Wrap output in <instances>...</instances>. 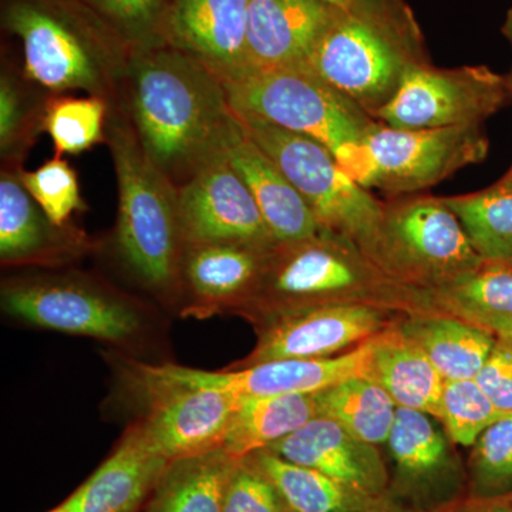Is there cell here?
<instances>
[{"label": "cell", "mask_w": 512, "mask_h": 512, "mask_svg": "<svg viewBox=\"0 0 512 512\" xmlns=\"http://www.w3.org/2000/svg\"><path fill=\"white\" fill-rule=\"evenodd\" d=\"M249 0H173L163 42L197 57L220 77L249 69Z\"/></svg>", "instance_id": "obj_17"}, {"label": "cell", "mask_w": 512, "mask_h": 512, "mask_svg": "<svg viewBox=\"0 0 512 512\" xmlns=\"http://www.w3.org/2000/svg\"><path fill=\"white\" fill-rule=\"evenodd\" d=\"M443 200L483 261L512 265V165L491 187Z\"/></svg>", "instance_id": "obj_30"}, {"label": "cell", "mask_w": 512, "mask_h": 512, "mask_svg": "<svg viewBox=\"0 0 512 512\" xmlns=\"http://www.w3.org/2000/svg\"><path fill=\"white\" fill-rule=\"evenodd\" d=\"M222 512H291L274 484L245 457L229 480Z\"/></svg>", "instance_id": "obj_38"}, {"label": "cell", "mask_w": 512, "mask_h": 512, "mask_svg": "<svg viewBox=\"0 0 512 512\" xmlns=\"http://www.w3.org/2000/svg\"><path fill=\"white\" fill-rule=\"evenodd\" d=\"M268 450L357 494L383 498L389 493V467L380 447L357 439L328 417L316 416Z\"/></svg>", "instance_id": "obj_16"}, {"label": "cell", "mask_w": 512, "mask_h": 512, "mask_svg": "<svg viewBox=\"0 0 512 512\" xmlns=\"http://www.w3.org/2000/svg\"><path fill=\"white\" fill-rule=\"evenodd\" d=\"M110 100L100 96H59L46 103L43 128L57 154H79L106 140L104 124Z\"/></svg>", "instance_id": "obj_32"}, {"label": "cell", "mask_w": 512, "mask_h": 512, "mask_svg": "<svg viewBox=\"0 0 512 512\" xmlns=\"http://www.w3.org/2000/svg\"><path fill=\"white\" fill-rule=\"evenodd\" d=\"M510 101V79L490 67L439 69L429 62L404 74L393 99L373 120L406 130L481 126Z\"/></svg>", "instance_id": "obj_11"}, {"label": "cell", "mask_w": 512, "mask_h": 512, "mask_svg": "<svg viewBox=\"0 0 512 512\" xmlns=\"http://www.w3.org/2000/svg\"><path fill=\"white\" fill-rule=\"evenodd\" d=\"M467 474L471 500H495L512 493V419L497 421L478 437Z\"/></svg>", "instance_id": "obj_33"}, {"label": "cell", "mask_w": 512, "mask_h": 512, "mask_svg": "<svg viewBox=\"0 0 512 512\" xmlns=\"http://www.w3.org/2000/svg\"><path fill=\"white\" fill-rule=\"evenodd\" d=\"M389 495L413 512H443L468 498L467 466L443 424L431 414L397 409L384 444Z\"/></svg>", "instance_id": "obj_12"}, {"label": "cell", "mask_w": 512, "mask_h": 512, "mask_svg": "<svg viewBox=\"0 0 512 512\" xmlns=\"http://www.w3.org/2000/svg\"><path fill=\"white\" fill-rule=\"evenodd\" d=\"M274 247L188 245L184 248L181 278L208 312L229 306L242 308L261 284L269 252Z\"/></svg>", "instance_id": "obj_22"}, {"label": "cell", "mask_w": 512, "mask_h": 512, "mask_svg": "<svg viewBox=\"0 0 512 512\" xmlns=\"http://www.w3.org/2000/svg\"><path fill=\"white\" fill-rule=\"evenodd\" d=\"M20 178L33 200L57 228L66 227L73 212L83 208L76 171L59 154L35 171L20 170Z\"/></svg>", "instance_id": "obj_36"}, {"label": "cell", "mask_w": 512, "mask_h": 512, "mask_svg": "<svg viewBox=\"0 0 512 512\" xmlns=\"http://www.w3.org/2000/svg\"><path fill=\"white\" fill-rule=\"evenodd\" d=\"M481 262L443 198L416 195L383 204L379 265L402 284L431 291Z\"/></svg>", "instance_id": "obj_8"}, {"label": "cell", "mask_w": 512, "mask_h": 512, "mask_svg": "<svg viewBox=\"0 0 512 512\" xmlns=\"http://www.w3.org/2000/svg\"><path fill=\"white\" fill-rule=\"evenodd\" d=\"M367 379L379 384L399 409L437 417L444 379L429 357L400 330L390 326L370 339Z\"/></svg>", "instance_id": "obj_23"}, {"label": "cell", "mask_w": 512, "mask_h": 512, "mask_svg": "<svg viewBox=\"0 0 512 512\" xmlns=\"http://www.w3.org/2000/svg\"><path fill=\"white\" fill-rule=\"evenodd\" d=\"M2 28L19 40L23 73L47 92L110 100L133 50L83 0H2Z\"/></svg>", "instance_id": "obj_2"}, {"label": "cell", "mask_w": 512, "mask_h": 512, "mask_svg": "<svg viewBox=\"0 0 512 512\" xmlns=\"http://www.w3.org/2000/svg\"><path fill=\"white\" fill-rule=\"evenodd\" d=\"M437 419L456 446L473 447L497 421L508 419L488 399L476 379L444 380Z\"/></svg>", "instance_id": "obj_34"}, {"label": "cell", "mask_w": 512, "mask_h": 512, "mask_svg": "<svg viewBox=\"0 0 512 512\" xmlns=\"http://www.w3.org/2000/svg\"><path fill=\"white\" fill-rule=\"evenodd\" d=\"M136 50L165 46L163 26L173 0H83Z\"/></svg>", "instance_id": "obj_35"}, {"label": "cell", "mask_w": 512, "mask_h": 512, "mask_svg": "<svg viewBox=\"0 0 512 512\" xmlns=\"http://www.w3.org/2000/svg\"><path fill=\"white\" fill-rule=\"evenodd\" d=\"M429 63L423 33L406 0H372L338 10L302 72L375 117L404 74Z\"/></svg>", "instance_id": "obj_3"}, {"label": "cell", "mask_w": 512, "mask_h": 512, "mask_svg": "<svg viewBox=\"0 0 512 512\" xmlns=\"http://www.w3.org/2000/svg\"><path fill=\"white\" fill-rule=\"evenodd\" d=\"M184 248L202 244H276L261 211L224 153L178 187Z\"/></svg>", "instance_id": "obj_15"}, {"label": "cell", "mask_w": 512, "mask_h": 512, "mask_svg": "<svg viewBox=\"0 0 512 512\" xmlns=\"http://www.w3.org/2000/svg\"><path fill=\"white\" fill-rule=\"evenodd\" d=\"M319 416L335 420L357 439L382 447L396 420V403L365 376L349 377L316 393Z\"/></svg>", "instance_id": "obj_31"}, {"label": "cell", "mask_w": 512, "mask_h": 512, "mask_svg": "<svg viewBox=\"0 0 512 512\" xmlns=\"http://www.w3.org/2000/svg\"><path fill=\"white\" fill-rule=\"evenodd\" d=\"M107 141L119 185L120 254L143 284L167 291L183 265L178 187L144 153L123 116L111 117Z\"/></svg>", "instance_id": "obj_5"}, {"label": "cell", "mask_w": 512, "mask_h": 512, "mask_svg": "<svg viewBox=\"0 0 512 512\" xmlns=\"http://www.w3.org/2000/svg\"><path fill=\"white\" fill-rule=\"evenodd\" d=\"M238 461L224 448L170 461L148 498L146 512H222Z\"/></svg>", "instance_id": "obj_26"}, {"label": "cell", "mask_w": 512, "mask_h": 512, "mask_svg": "<svg viewBox=\"0 0 512 512\" xmlns=\"http://www.w3.org/2000/svg\"><path fill=\"white\" fill-rule=\"evenodd\" d=\"M138 380L151 397L150 413L136 424L147 446L174 461L224 446L242 396L218 384L198 382L188 367L138 366Z\"/></svg>", "instance_id": "obj_9"}, {"label": "cell", "mask_w": 512, "mask_h": 512, "mask_svg": "<svg viewBox=\"0 0 512 512\" xmlns=\"http://www.w3.org/2000/svg\"><path fill=\"white\" fill-rule=\"evenodd\" d=\"M497 338L507 340V342L512 343V329L505 330V332L500 333V335H497Z\"/></svg>", "instance_id": "obj_44"}, {"label": "cell", "mask_w": 512, "mask_h": 512, "mask_svg": "<svg viewBox=\"0 0 512 512\" xmlns=\"http://www.w3.org/2000/svg\"><path fill=\"white\" fill-rule=\"evenodd\" d=\"M427 293L434 311L466 320L495 336L512 329V265L483 261Z\"/></svg>", "instance_id": "obj_25"}, {"label": "cell", "mask_w": 512, "mask_h": 512, "mask_svg": "<svg viewBox=\"0 0 512 512\" xmlns=\"http://www.w3.org/2000/svg\"><path fill=\"white\" fill-rule=\"evenodd\" d=\"M123 86L138 143L177 187L221 156L234 111L207 64L171 46L136 50Z\"/></svg>", "instance_id": "obj_1"}, {"label": "cell", "mask_w": 512, "mask_h": 512, "mask_svg": "<svg viewBox=\"0 0 512 512\" xmlns=\"http://www.w3.org/2000/svg\"><path fill=\"white\" fill-rule=\"evenodd\" d=\"M349 512H413L404 508L403 505L394 503L390 500L389 495L377 501V503L369 505V507L359 508V510H353Z\"/></svg>", "instance_id": "obj_41"}, {"label": "cell", "mask_w": 512, "mask_h": 512, "mask_svg": "<svg viewBox=\"0 0 512 512\" xmlns=\"http://www.w3.org/2000/svg\"><path fill=\"white\" fill-rule=\"evenodd\" d=\"M2 305L30 325L109 342H126L140 329V315L130 303L72 279L9 282L2 289Z\"/></svg>", "instance_id": "obj_14"}, {"label": "cell", "mask_w": 512, "mask_h": 512, "mask_svg": "<svg viewBox=\"0 0 512 512\" xmlns=\"http://www.w3.org/2000/svg\"><path fill=\"white\" fill-rule=\"evenodd\" d=\"M399 328L426 353L444 380L476 379L497 342L490 330L439 311L417 312Z\"/></svg>", "instance_id": "obj_24"}, {"label": "cell", "mask_w": 512, "mask_h": 512, "mask_svg": "<svg viewBox=\"0 0 512 512\" xmlns=\"http://www.w3.org/2000/svg\"><path fill=\"white\" fill-rule=\"evenodd\" d=\"M386 309L367 302H328L261 312L266 320L254 352L228 369L342 355L386 329Z\"/></svg>", "instance_id": "obj_13"}, {"label": "cell", "mask_w": 512, "mask_h": 512, "mask_svg": "<svg viewBox=\"0 0 512 512\" xmlns=\"http://www.w3.org/2000/svg\"><path fill=\"white\" fill-rule=\"evenodd\" d=\"M247 458L274 484L291 512H349L382 500L350 491L319 471L285 460L268 448Z\"/></svg>", "instance_id": "obj_29"}, {"label": "cell", "mask_w": 512, "mask_h": 512, "mask_svg": "<svg viewBox=\"0 0 512 512\" xmlns=\"http://www.w3.org/2000/svg\"><path fill=\"white\" fill-rule=\"evenodd\" d=\"M18 165L0 175V256L5 264L36 261L57 248V228L36 204Z\"/></svg>", "instance_id": "obj_28"}, {"label": "cell", "mask_w": 512, "mask_h": 512, "mask_svg": "<svg viewBox=\"0 0 512 512\" xmlns=\"http://www.w3.org/2000/svg\"><path fill=\"white\" fill-rule=\"evenodd\" d=\"M168 464L134 424L116 451L60 507L67 512H138Z\"/></svg>", "instance_id": "obj_20"}, {"label": "cell", "mask_w": 512, "mask_h": 512, "mask_svg": "<svg viewBox=\"0 0 512 512\" xmlns=\"http://www.w3.org/2000/svg\"><path fill=\"white\" fill-rule=\"evenodd\" d=\"M443 512H512V501L508 498H495V500L467 498L463 503L454 505Z\"/></svg>", "instance_id": "obj_40"}, {"label": "cell", "mask_w": 512, "mask_h": 512, "mask_svg": "<svg viewBox=\"0 0 512 512\" xmlns=\"http://www.w3.org/2000/svg\"><path fill=\"white\" fill-rule=\"evenodd\" d=\"M220 79L235 113L318 141L357 183L363 140L376 123L365 111L302 70L248 69Z\"/></svg>", "instance_id": "obj_6"}, {"label": "cell", "mask_w": 512, "mask_h": 512, "mask_svg": "<svg viewBox=\"0 0 512 512\" xmlns=\"http://www.w3.org/2000/svg\"><path fill=\"white\" fill-rule=\"evenodd\" d=\"M476 382L494 406L512 419V343L497 338Z\"/></svg>", "instance_id": "obj_39"}, {"label": "cell", "mask_w": 512, "mask_h": 512, "mask_svg": "<svg viewBox=\"0 0 512 512\" xmlns=\"http://www.w3.org/2000/svg\"><path fill=\"white\" fill-rule=\"evenodd\" d=\"M316 416L315 394L242 397L222 448L242 460L291 436Z\"/></svg>", "instance_id": "obj_27"}, {"label": "cell", "mask_w": 512, "mask_h": 512, "mask_svg": "<svg viewBox=\"0 0 512 512\" xmlns=\"http://www.w3.org/2000/svg\"><path fill=\"white\" fill-rule=\"evenodd\" d=\"M504 498H508V500L512 501V493L510 495H508V497H504Z\"/></svg>", "instance_id": "obj_46"}, {"label": "cell", "mask_w": 512, "mask_h": 512, "mask_svg": "<svg viewBox=\"0 0 512 512\" xmlns=\"http://www.w3.org/2000/svg\"><path fill=\"white\" fill-rule=\"evenodd\" d=\"M29 101L20 84L9 73H3L0 80V150L3 160H13V165H18L37 130L43 127L46 106L36 109Z\"/></svg>", "instance_id": "obj_37"}, {"label": "cell", "mask_w": 512, "mask_h": 512, "mask_svg": "<svg viewBox=\"0 0 512 512\" xmlns=\"http://www.w3.org/2000/svg\"><path fill=\"white\" fill-rule=\"evenodd\" d=\"M370 339L342 355L279 359L232 367L222 372H210V379L218 386L235 390L242 397L316 394L349 377L366 375Z\"/></svg>", "instance_id": "obj_21"}, {"label": "cell", "mask_w": 512, "mask_h": 512, "mask_svg": "<svg viewBox=\"0 0 512 512\" xmlns=\"http://www.w3.org/2000/svg\"><path fill=\"white\" fill-rule=\"evenodd\" d=\"M235 116L302 195L320 228L352 245L380 268L383 202L357 184L318 141L256 117Z\"/></svg>", "instance_id": "obj_7"}, {"label": "cell", "mask_w": 512, "mask_h": 512, "mask_svg": "<svg viewBox=\"0 0 512 512\" xmlns=\"http://www.w3.org/2000/svg\"><path fill=\"white\" fill-rule=\"evenodd\" d=\"M338 10L323 0H249V69H305Z\"/></svg>", "instance_id": "obj_18"}, {"label": "cell", "mask_w": 512, "mask_h": 512, "mask_svg": "<svg viewBox=\"0 0 512 512\" xmlns=\"http://www.w3.org/2000/svg\"><path fill=\"white\" fill-rule=\"evenodd\" d=\"M323 2L329 3V5L340 10H352L365 5V3L372 2V0H323Z\"/></svg>", "instance_id": "obj_42"}, {"label": "cell", "mask_w": 512, "mask_h": 512, "mask_svg": "<svg viewBox=\"0 0 512 512\" xmlns=\"http://www.w3.org/2000/svg\"><path fill=\"white\" fill-rule=\"evenodd\" d=\"M50 512H67V511L64 510V508L60 507V505H59V507L55 508V510L50 511Z\"/></svg>", "instance_id": "obj_45"}, {"label": "cell", "mask_w": 512, "mask_h": 512, "mask_svg": "<svg viewBox=\"0 0 512 512\" xmlns=\"http://www.w3.org/2000/svg\"><path fill=\"white\" fill-rule=\"evenodd\" d=\"M490 143L481 126L406 130L376 121L363 140L357 184L392 195L443 183L468 165L483 163Z\"/></svg>", "instance_id": "obj_10"}, {"label": "cell", "mask_w": 512, "mask_h": 512, "mask_svg": "<svg viewBox=\"0 0 512 512\" xmlns=\"http://www.w3.org/2000/svg\"><path fill=\"white\" fill-rule=\"evenodd\" d=\"M222 153L251 191L276 244L306 241L323 231L302 195L248 136L235 113Z\"/></svg>", "instance_id": "obj_19"}, {"label": "cell", "mask_w": 512, "mask_h": 512, "mask_svg": "<svg viewBox=\"0 0 512 512\" xmlns=\"http://www.w3.org/2000/svg\"><path fill=\"white\" fill-rule=\"evenodd\" d=\"M503 33L504 36L507 37V40L508 42H510V45L512 47V6L510 9H508L507 18H505V22L503 25ZM508 79H510L512 87V72L510 76H508Z\"/></svg>", "instance_id": "obj_43"}, {"label": "cell", "mask_w": 512, "mask_h": 512, "mask_svg": "<svg viewBox=\"0 0 512 512\" xmlns=\"http://www.w3.org/2000/svg\"><path fill=\"white\" fill-rule=\"evenodd\" d=\"M328 302L431 306L427 291L402 284L352 245L322 231L306 241L276 244L261 284L242 308L264 312Z\"/></svg>", "instance_id": "obj_4"}]
</instances>
